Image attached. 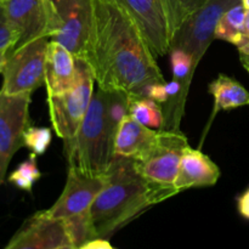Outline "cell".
Returning a JSON list of instances; mask_svg holds the SVG:
<instances>
[{
    "instance_id": "44dd1931",
    "label": "cell",
    "mask_w": 249,
    "mask_h": 249,
    "mask_svg": "<svg viewBox=\"0 0 249 249\" xmlns=\"http://www.w3.org/2000/svg\"><path fill=\"white\" fill-rule=\"evenodd\" d=\"M40 177L41 173L36 165V156L32 153L9 175V181L23 191L31 192Z\"/></svg>"
},
{
    "instance_id": "5bb4252c",
    "label": "cell",
    "mask_w": 249,
    "mask_h": 249,
    "mask_svg": "<svg viewBox=\"0 0 249 249\" xmlns=\"http://www.w3.org/2000/svg\"><path fill=\"white\" fill-rule=\"evenodd\" d=\"M160 131L142 125L126 114L119 124L114 138L113 157L143 160L157 142Z\"/></svg>"
},
{
    "instance_id": "484cf974",
    "label": "cell",
    "mask_w": 249,
    "mask_h": 249,
    "mask_svg": "<svg viewBox=\"0 0 249 249\" xmlns=\"http://www.w3.org/2000/svg\"><path fill=\"white\" fill-rule=\"evenodd\" d=\"M237 211L242 218L249 220V186L237 197Z\"/></svg>"
},
{
    "instance_id": "836d02e7",
    "label": "cell",
    "mask_w": 249,
    "mask_h": 249,
    "mask_svg": "<svg viewBox=\"0 0 249 249\" xmlns=\"http://www.w3.org/2000/svg\"><path fill=\"white\" fill-rule=\"evenodd\" d=\"M246 68V70H247V72L249 73V66H247V67H245Z\"/></svg>"
},
{
    "instance_id": "e0dca14e",
    "label": "cell",
    "mask_w": 249,
    "mask_h": 249,
    "mask_svg": "<svg viewBox=\"0 0 249 249\" xmlns=\"http://www.w3.org/2000/svg\"><path fill=\"white\" fill-rule=\"evenodd\" d=\"M208 91L214 99L212 119L220 111H229L249 105L248 90L235 78L226 74H219L208 85Z\"/></svg>"
},
{
    "instance_id": "1f68e13d",
    "label": "cell",
    "mask_w": 249,
    "mask_h": 249,
    "mask_svg": "<svg viewBox=\"0 0 249 249\" xmlns=\"http://www.w3.org/2000/svg\"><path fill=\"white\" fill-rule=\"evenodd\" d=\"M241 4L243 5V7H245L247 11H249V0H241Z\"/></svg>"
},
{
    "instance_id": "8fae6325",
    "label": "cell",
    "mask_w": 249,
    "mask_h": 249,
    "mask_svg": "<svg viewBox=\"0 0 249 249\" xmlns=\"http://www.w3.org/2000/svg\"><path fill=\"white\" fill-rule=\"evenodd\" d=\"M31 95H9L0 90V157L6 167L23 146V134L29 126Z\"/></svg>"
},
{
    "instance_id": "7a4b0ae2",
    "label": "cell",
    "mask_w": 249,
    "mask_h": 249,
    "mask_svg": "<svg viewBox=\"0 0 249 249\" xmlns=\"http://www.w3.org/2000/svg\"><path fill=\"white\" fill-rule=\"evenodd\" d=\"M168 198L167 192L143 179L135 160L114 157L106 172V184L90 209L94 238L108 240L146 209Z\"/></svg>"
},
{
    "instance_id": "9c48e42d",
    "label": "cell",
    "mask_w": 249,
    "mask_h": 249,
    "mask_svg": "<svg viewBox=\"0 0 249 249\" xmlns=\"http://www.w3.org/2000/svg\"><path fill=\"white\" fill-rule=\"evenodd\" d=\"M189 145L186 136L180 130H162L160 138L143 160H135L139 173L146 181L170 197L178 195L174 182L179 173L182 152Z\"/></svg>"
},
{
    "instance_id": "ac0fdd59",
    "label": "cell",
    "mask_w": 249,
    "mask_h": 249,
    "mask_svg": "<svg viewBox=\"0 0 249 249\" xmlns=\"http://www.w3.org/2000/svg\"><path fill=\"white\" fill-rule=\"evenodd\" d=\"M247 10L241 2L226 10L216 22L214 39L228 41L237 48L246 45L245 22Z\"/></svg>"
},
{
    "instance_id": "9a60e30c",
    "label": "cell",
    "mask_w": 249,
    "mask_h": 249,
    "mask_svg": "<svg viewBox=\"0 0 249 249\" xmlns=\"http://www.w3.org/2000/svg\"><path fill=\"white\" fill-rule=\"evenodd\" d=\"M219 178L218 165L201 150L187 146L182 152L174 187L178 192H181L194 187L214 186Z\"/></svg>"
},
{
    "instance_id": "4316f807",
    "label": "cell",
    "mask_w": 249,
    "mask_h": 249,
    "mask_svg": "<svg viewBox=\"0 0 249 249\" xmlns=\"http://www.w3.org/2000/svg\"><path fill=\"white\" fill-rule=\"evenodd\" d=\"M77 249H116L112 247L111 243L106 240V238H94V240H90L88 242H85L84 245H82Z\"/></svg>"
},
{
    "instance_id": "2e32d148",
    "label": "cell",
    "mask_w": 249,
    "mask_h": 249,
    "mask_svg": "<svg viewBox=\"0 0 249 249\" xmlns=\"http://www.w3.org/2000/svg\"><path fill=\"white\" fill-rule=\"evenodd\" d=\"M77 58L57 41L50 40L46 53L45 88L48 95H60L73 87L77 75Z\"/></svg>"
},
{
    "instance_id": "e575fe53",
    "label": "cell",
    "mask_w": 249,
    "mask_h": 249,
    "mask_svg": "<svg viewBox=\"0 0 249 249\" xmlns=\"http://www.w3.org/2000/svg\"><path fill=\"white\" fill-rule=\"evenodd\" d=\"M2 1H4V0H0V2H2Z\"/></svg>"
},
{
    "instance_id": "7402d4cb",
    "label": "cell",
    "mask_w": 249,
    "mask_h": 249,
    "mask_svg": "<svg viewBox=\"0 0 249 249\" xmlns=\"http://www.w3.org/2000/svg\"><path fill=\"white\" fill-rule=\"evenodd\" d=\"M53 140V134L49 128L45 126H32L23 134V146L29 148L31 152L36 156H41L46 152Z\"/></svg>"
},
{
    "instance_id": "d6986e66",
    "label": "cell",
    "mask_w": 249,
    "mask_h": 249,
    "mask_svg": "<svg viewBox=\"0 0 249 249\" xmlns=\"http://www.w3.org/2000/svg\"><path fill=\"white\" fill-rule=\"evenodd\" d=\"M129 116L142 125L156 130L165 128V117L160 104L148 97L129 96Z\"/></svg>"
},
{
    "instance_id": "30bf717a",
    "label": "cell",
    "mask_w": 249,
    "mask_h": 249,
    "mask_svg": "<svg viewBox=\"0 0 249 249\" xmlns=\"http://www.w3.org/2000/svg\"><path fill=\"white\" fill-rule=\"evenodd\" d=\"M241 0H209L198 11L190 16L175 38L174 46L191 53L195 63H198L207 48L214 39V29L221 15Z\"/></svg>"
},
{
    "instance_id": "52a82bcc",
    "label": "cell",
    "mask_w": 249,
    "mask_h": 249,
    "mask_svg": "<svg viewBox=\"0 0 249 249\" xmlns=\"http://www.w3.org/2000/svg\"><path fill=\"white\" fill-rule=\"evenodd\" d=\"M48 36L83 58L92 17V0H45Z\"/></svg>"
},
{
    "instance_id": "8992f818",
    "label": "cell",
    "mask_w": 249,
    "mask_h": 249,
    "mask_svg": "<svg viewBox=\"0 0 249 249\" xmlns=\"http://www.w3.org/2000/svg\"><path fill=\"white\" fill-rule=\"evenodd\" d=\"M77 75L73 87L60 95H48L51 124L58 138H74L94 96L95 79L89 65L77 58Z\"/></svg>"
},
{
    "instance_id": "277c9868",
    "label": "cell",
    "mask_w": 249,
    "mask_h": 249,
    "mask_svg": "<svg viewBox=\"0 0 249 249\" xmlns=\"http://www.w3.org/2000/svg\"><path fill=\"white\" fill-rule=\"evenodd\" d=\"M106 184L105 175H90L73 167H68L65 189L46 214L63 220L67 225L75 248L94 240L90 224V209Z\"/></svg>"
},
{
    "instance_id": "ffe728a7",
    "label": "cell",
    "mask_w": 249,
    "mask_h": 249,
    "mask_svg": "<svg viewBox=\"0 0 249 249\" xmlns=\"http://www.w3.org/2000/svg\"><path fill=\"white\" fill-rule=\"evenodd\" d=\"M170 67H172V73L174 79L181 83L182 91L186 96L187 89H189L190 82L194 75L195 68H196V63H195L194 56L186 50L181 48L172 49L170 51Z\"/></svg>"
},
{
    "instance_id": "f546056e",
    "label": "cell",
    "mask_w": 249,
    "mask_h": 249,
    "mask_svg": "<svg viewBox=\"0 0 249 249\" xmlns=\"http://www.w3.org/2000/svg\"><path fill=\"white\" fill-rule=\"evenodd\" d=\"M245 39L246 45L249 44V11L246 12V22H245Z\"/></svg>"
},
{
    "instance_id": "cb8c5ba5",
    "label": "cell",
    "mask_w": 249,
    "mask_h": 249,
    "mask_svg": "<svg viewBox=\"0 0 249 249\" xmlns=\"http://www.w3.org/2000/svg\"><path fill=\"white\" fill-rule=\"evenodd\" d=\"M165 83H155L148 85L147 88H145L140 97H148L158 104H167L169 101V95L165 89Z\"/></svg>"
},
{
    "instance_id": "5b68a950",
    "label": "cell",
    "mask_w": 249,
    "mask_h": 249,
    "mask_svg": "<svg viewBox=\"0 0 249 249\" xmlns=\"http://www.w3.org/2000/svg\"><path fill=\"white\" fill-rule=\"evenodd\" d=\"M135 21L156 57L172 51L184 24L178 0H114Z\"/></svg>"
},
{
    "instance_id": "ba28073f",
    "label": "cell",
    "mask_w": 249,
    "mask_h": 249,
    "mask_svg": "<svg viewBox=\"0 0 249 249\" xmlns=\"http://www.w3.org/2000/svg\"><path fill=\"white\" fill-rule=\"evenodd\" d=\"M49 36L34 39L14 49L2 70L1 91L9 95L32 94L45 85Z\"/></svg>"
},
{
    "instance_id": "7c38bea8",
    "label": "cell",
    "mask_w": 249,
    "mask_h": 249,
    "mask_svg": "<svg viewBox=\"0 0 249 249\" xmlns=\"http://www.w3.org/2000/svg\"><path fill=\"white\" fill-rule=\"evenodd\" d=\"M73 246L67 225L40 211L32 215L4 249H57Z\"/></svg>"
},
{
    "instance_id": "3957f363",
    "label": "cell",
    "mask_w": 249,
    "mask_h": 249,
    "mask_svg": "<svg viewBox=\"0 0 249 249\" xmlns=\"http://www.w3.org/2000/svg\"><path fill=\"white\" fill-rule=\"evenodd\" d=\"M108 92L97 89L74 138L65 140L68 167L85 174L105 175L113 160L114 134L108 121Z\"/></svg>"
},
{
    "instance_id": "603a6c76",
    "label": "cell",
    "mask_w": 249,
    "mask_h": 249,
    "mask_svg": "<svg viewBox=\"0 0 249 249\" xmlns=\"http://www.w3.org/2000/svg\"><path fill=\"white\" fill-rule=\"evenodd\" d=\"M17 43H18V36L10 24L2 2H0V51L15 49Z\"/></svg>"
},
{
    "instance_id": "d4e9b609",
    "label": "cell",
    "mask_w": 249,
    "mask_h": 249,
    "mask_svg": "<svg viewBox=\"0 0 249 249\" xmlns=\"http://www.w3.org/2000/svg\"><path fill=\"white\" fill-rule=\"evenodd\" d=\"M208 1L209 0H178V4H179L184 22L190 16H192L195 12L198 11L202 6H204Z\"/></svg>"
},
{
    "instance_id": "d6a6232c",
    "label": "cell",
    "mask_w": 249,
    "mask_h": 249,
    "mask_svg": "<svg viewBox=\"0 0 249 249\" xmlns=\"http://www.w3.org/2000/svg\"><path fill=\"white\" fill-rule=\"evenodd\" d=\"M57 249H77L74 247V246H65V247H61V248H57Z\"/></svg>"
},
{
    "instance_id": "4fadbf2b",
    "label": "cell",
    "mask_w": 249,
    "mask_h": 249,
    "mask_svg": "<svg viewBox=\"0 0 249 249\" xmlns=\"http://www.w3.org/2000/svg\"><path fill=\"white\" fill-rule=\"evenodd\" d=\"M2 6L10 24L18 36L16 48L34 39L48 36L45 0H4Z\"/></svg>"
},
{
    "instance_id": "6da1fadb",
    "label": "cell",
    "mask_w": 249,
    "mask_h": 249,
    "mask_svg": "<svg viewBox=\"0 0 249 249\" xmlns=\"http://www.w3.org/2000/svg\"><path fill=\"white\" fill-rule=\"evenodd\" d=\"M83 60L107 92L141 96L145 88L165 83L142 32L114 0H92V17Z\"/></svg>"
},
{
    "instance_id": "f1b7e54d",
    "label": "cell",
    "mask_w": 249,
    "mask_h": 249,
    "mask_svg": "<svg viewBox=\"0 0 249 249\" xmlns=\"http://www.w3.org/2000/svg\"><path fill=\"white\" fill-rule=\"evenodd\" d=\"M14 50V49H6V50H2L0 51V74L2 73V70L5 67V63H6L7 57H9L10 53Z\"/></svg>"
},
{
    "instance_id": "83f0119b",
    "label": "cell",
    "mask_w": 249,
    "mask_h": 249,
    "mask_svg": "<svg viewBox=\"0 0 249 249\" xmlns=\"http://www.w3.org/2000/svg\"><path fill=\"white\" fill-rule=\"evenodd\" d=\"M238 53H240V60L243 67H247L249 66V44L242 48H238Z\"/></svg>"
},
{
    "instance_id": "4dcf8cb0",
    "label": "cell",
    "mask_w": 249,
    "mask_h": 249,
    "mask_svg": "<svg viewBox=\"0 0 249 249\" xmlns=\"http://www.w3.org/2000/svg\"><path fill=\"white\" fill-rule=\"evenodd\" d=\"M6 172H7V167L5 165V163L2 162L1 157H0V185H1L2 181H4L5 175H6Z\"/></svg>"
}]
</instances>
